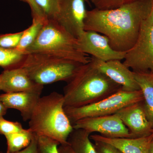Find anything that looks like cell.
Listing matches in <instances>:
<instances>
[{"mask_svg": "<svg viewBox=\"0 0 153 153\" xmlns=\"http://www.w3.org/2000/svg\"><path fill=\"white\" fill-rule=\"evenodd\" d=\"M152 6V0H139L116 8L87 10L84 30L104 35L114 50L127 52L135 44L142 22Z\"/></svg>", "mask_w": 153, "mask_h": 153, "instance_id": "obj_1", "label": "cell"}, {"mask_svg": "<svg viewBox=\"0 0 153 153\" xmlns=\"http://www.w3.org/2000/svg\"><path fill=\"white\" fill-rule=\"evenodd\" d=\"M67 82L63 88L64 107L93 104L122 90L121 86L99 70L91 60L82 64Z\"/></svg>", "mask_w": 153, "mask_h": 153, "instance_id": "obj_2", "label": "cell"}, {"mask_svg": "<svg viewBox=\"0 0 153 153\" xmlns=\"http://www.w3.org/2000/svg\"><path fill=\"white\" fill-rule=\"evenodd\" d=\"M64 107L63 94L53 91L41 97L29 120V128L36 134L49 137L60 144L68 143L74 128Z\"/></svg>", "mask_w": 153, "mask_h": 153, "instance_id": "obj_3", "label": "cell"}, {"mask_svg": "<svg viewBox=\"0 0 153 153\" xmlns=\"http://www.w3.org/2000/svg\"><path fill=\"white\" fill-rule=\"evenodd\" d=\"M40 52L68 59L82 64L91 57L80 50L78 39L60 26L54 19L45 21L36 40L26 50V55Z\"/></svg>", "mask_w": 153, "mask_h": 153, "instance_id": "obj_4", "label": "cell"}, {"mask_svg": "<svg viewBox=\"0 0 153 153\" xmlns=\"http://www.w3.org/2000/svg\"><path fill=\"white\" fill-rule=\"evenodd\" d=\"M82 63L40 52L26 55L21 67L35 82L44 85L60 81L68 82Z\"/></svg>", "mask_w": 153, "mask_h": 153, "instance_id": "obj_5", "label": "cell"}, {"mask_svg": "<svg viewBox=\"0 0 153 153\" xmlns=\"http://www.w3.org/2000/svg\"><path fill=\"white\" fill-rule=\"evenodd\" d=\"M143 100L140 90L134 91L120 90L96 103L79 107L66 106L64 109L73 125L77 120L84 118L114 114L124 107Z\"/></svg>", "mask_w": 153, "mask_h": 153, "instance_id": "obj_6", "label": "cell"}, {"mask_svg": "<svg viewBox=\"0 0 153 153\" xmlns=\"http://www.w3.org/2000/svg\"><path fill=\"white\" fill-rule=\"evenodd\" d=\"M123 64L134 72L153 74V1L150 12L143 20L133 47L126 52Z\"/></svg>", "mask_w": 153, "mask_h": 153, "instance_id": "obj_7", "label": "cell"}, {"mask_svg": "<svg viewBox=\"0 0 153 153\" xmlns=\"http://www.w3.org/2000/svg\"><path fill=\"white\" fill-rule=\"evenodd\" d=\"M73 128L82 129L90 134L99 133L108 138H131L127 128L116 114L84 118L73 124Z\"/></svg>", "mask_w": 153, "mask_h": 153, "instance_id": "obj_8", "label": "cell"}, {"mask_svg": "<svg viewBox=\"0 0 153 153\" xmlns=\"http://www.w3.org/2000/svg\"><path fill=\"white\" fill-rule=\"evenodd\" d=\"M85 0H61L54 20L76 39L83 33L87 10Z\"/></svg>", "mask_w": 153, "mask_h": 153, "instance_id": "obj_9", "label": "cell"}, {"mask_svg": "<svg viewBox=\"0 0 153 153\" xmlns=\"http://www.w3.org/2000/svg\"><path fill=\"white\" fill-rule=\"evenodd\" d=\"M80 50L83 53L102 61L124 60L126 52L114 50L106 36L97 32L84 30L78 39Z\"/></svg>", "mask_w": 153, "mask_h": 153, "instance_id": "obj_10", "label": "cell"}, {"mask_svg": "<svg viewBox=\"0 0 153 153\" xmlns=\"http://www.w3.org/2000/svg\"><path fill=\"white\" fill-rule=\"evenodd\" d=\"M142 102L124 107L115 114L128 129L131 138L147 136L153 133V128L148 120Z\"/></svg>", "mask_w": 153, "mask_h": 153, "instance_id": "obj_11", "label": "cell"}, {"mask_svg": "<svg viewBox=\"0 0 153 153\" xmlns=\"http://www.w3.org/2000/svg\"><path fill=\"white\" fill-rule=\"evenodd\" d=\"M91 60L99 70L120 85L123 91H134L140 90L133 71H131L121 60H112L105 62L93 57H91Z\"/></svg>", "mask_w": 153, "mask_h": 153, "instance_id": "obj_12", "label": "cell"}, {"mask_svg": "<svg viewBox=\"0 0 153 153\" xmlns=\"http://www.w3.org/2000/svg\"><path fill=\"white\" fill-rule=\"evenodd\" d=\"M1 90L5 93L28 92L42 93L44 85L30 77L22 67L4 70L1 74Z\"/></svg>", "mask_w": 153, "mask_h": 153, "instance_id": "obj_13", "label": "cell"}, {"mask_svg": "<svg viewBox=\"0 0 153 153\" xmlns=\"http://www.w3.org/2000/svg\"><path fill=\"white\" fill-rule=\"evenodd\" d=\"M41 94L28 92L5 93L0 94V101L7 108L17 109L21 112L23 120H30Z\"/></svg>", "mask_w": 153, "mask_h": 153, "instance_id": "obj_14", "label": "cell"}, {"mask_svg": "<svg viewBox=\"0 0 153 153\" xmlns=\"http://www.w3.org/2000/svg\"><path fill=\"white\" fill-rule=\"evenodd\" d=\"M93 141H100L112 145L123 153H149L153 140V133L147 136L137 138H108L101 135L90 136Z\"/></svg>", "mask_w": 153, "mask_h": 153, "instance_id": "obj_15", "label": "cell"}, {"mask_svg": "<svg viewBox=\"0 0 153 153\" xmlns=\"http://www.w3.org/2000/svg\"><path fill=\"white\" fill-rule=\"evenodd\" d=\"M133 72L135 78L142 92L143 105L145 113L153 128V74L150 72Z\"/></svg>", "mask_w": 153, "mask_h": 153, "instance_id": "obj_16", "label": "cell"}, {"mask_svg": "<svg viewBox=\"0 0 153 153\" xmlns=\"http://www.w3.org/2000/svg\"><path fill=\"white\" fill-rule=\"evenodd\" d=\"M90 134L82 129H74L68 137V144L76 153H98L91 142Z\"/></svg>", "mask_w": 153, "mask_h": 153, "instance_id": "obj_17", "label": "cell"}, {"mask_svg": "<svg viewBox=\"0 0 153 153\" xmlns=\"http://www.w3.org/2000/svg\"><path fill=\"white\" fill-rule=\"evenodd\" d=\"M47 20V19L38 17H33L32 25L27 29L23 31L19 45L15 49L26 54V50L36 40Z\"/></svg>", "mask_w": 153, "mask_h": 153, "instance_id": "obj_18", "label": "cell"}, {"mask_svg": "<svg viewBox=\"0 0 153 153\" xmlns=\"http://www.w3.org/2000/svg\"><path fill=\"white\" fill-rule=\"evenodd\" d=\"M34 133L29 128L6 135L5 137L7 145L6 152L14 153L22 150L30 145Z\"/></svg>", "mask_w": 153, "mask_h": 153, "instance_id": "obj_19", "label": "cell"}, {"mask_svg": "<svg viewBox=\"0 0 153 153\" xmlns=\"http://www.w3.org/2000/svg\"><path fill=\"white\" fill-rule=\"evenodd\" d=\"M26 55L15 49L0 48V66L4 70L21 67Z\"/></svg>", "mask_w": 153, "mask_h": 153, "instance_id": "obj_20", "label": "cell"}, {"mask_svg": "<svg viewBox=\"0 0 153 153\" xmlns=\"http://www.w3.org/2000/svg\"><path fill=\"white\" fill-rule=\"evenodd\" d=\"M35 1L47 19H55L59 11L61 0Z\"/></svg>", "mask_w": 153, "mask_h": 153, "instance_id": "obj_21", "label": "cell"}, {"mask_svg": "<svg viewBox=\"0 0 153 153\" xmlns=\"http://www.w3.org/2000/svg\"><path fill=\"white\" fill-rule=\"evenodd\" d=\"M36 136L38 153H59L58 147L60 143L58 141L44 136Z\"/></svg>", "mask_w": 153, "mask_h": 153, "instance_id": "obj_22", "label": "cell"}, {"mask_svg": "<svg viewBox=\"0 0 153 153\" xmlns=\"http://www.w3.org/2000/svg\"><path fill=\"white\" fill-rule=\"evenodd\" d=\"M91 3L95 8L99 10H110L139 0H85Z\"/></svg>", "mask_w": 153, "mask_h": 153, "instance_id": "obj_23", "label": "cell"}, {"mask_svg": "<svg viewBox=\"0 0 153 153\" xmlns=\"http://www.w3.org/2000/svg\"><path fill=\"white\" fill-rule=\"evenodd\" d=\"M23 33V31L19 33L0 35V48L16 49L19 45Z\"/></svg>", "mask_w": 153, "mask_h": 153, "instance_id": "obj_24", "label": "cell"}, {"mask_svg": "<svg viewBox=\"0 0 153 153\" xmlns=\"http://www.w3.org/2000/svg\"><path fill=\"white\" fill-rule=\"evenodd\" d=\"M25 129L18 122L6 120L3 117H0V134L5 136L13 133L22 131Z\"/></svg>", "mask_w": 153, "mask_h": 153, "instance_id": "obj_25", "label": "cell"}, {"mask_svg": "<svg viewBox=\"0 0 153 153\" xmlns=\"http://www.w3.org/2000/svg\"><path fill=\"white\" fill-rule=\"evenodd\" d=\"M98 153H123L112 145L100 141H94Z\"/></svg>", "mask_w": 153, "mask_h": 153, "instance_id": "obj_26", "label": "cell"}, {"mask_svg": "<svg viewBox=\"0 0 153 153\" xmlns=\"http://www.w3.org/2000/svg\"><path fill=\"white\" fill-rule=\"evenodd\" d=\"M27 3L30 6L32 12V17H38L44 19H47L44 13L38 7L35 0H21Z\"/></svg>", "mask_w": 153, "mask_h": 153, "instance_id": "obj_27", "label": "cell"}, {"mask_svg": "<svg viewBox=\"0 0 153 153\" xmlns=\"http://www.w3.org/2000/svg\"><path fill=\"white\" fill-rule=\"evenodd\" d=\"M0 153H8L3 152H0ZM11 153H38V148H37V136L36 134L34 133V136L31 141L30 145L22 150Z\"/></svg>", "mask_w": 153, "mask_h": 153, "instance_id": "obj_28", "label": "cell"}, {"mask_svg": "<svg viewBox=\"0 0 153 153\" xmlns=\"http://www.w3.org/2000/svg\"><path fill=\"white\" fill-rule=\"evenodd\" d=\"M58 150L59 153H76L68 143L60 144L58 146Z\"/></svg>", "mask_w": 153, "mask_h": 153, "instance_id": "obj_29", "label": "cell"}, {"mask_svg": "<svg viewBox=\"0 0 153 153\" xmlns=\"http://www.w3.org/2000/svg\"><path fill=\"white\" fill-rule=\"evenodd\" d=\"M8 108L0 101V117L4 116L6 114Z\"/></svg>", "mask_w": 153, "mask_h": 153, "instance_id": "obj_30", "label": "cell"}, {"mask_svg": "<svg viewBox=\"0 0 153 153\" xmlns=\"http://www.w3.org/2000/svg\"><path fill=\"white\" fill-rule=\"evenodd\" d=\"M149 153H153V140L151 143L149 149Z\"/></svg>", "mask_w": 153, "mask_h": 153, "instance_id": "obj_31", "label": "cell"}, {"mask_svg": "<svg viewBox=\"0 0 153 153\" xmlns=\"http://www.w3.org/2000/svg\"><path fill=\"white\" fill-rule=\"evenodd\" d=\"M1 75L0 74V91H1Z\"/></svg>", "mask_w": 153, "mask_h": 153, "instance_id": "obj_32", "label": "cell"}, {"mask_svg": "<svg viewBox=\"0 0 153 153\" xmlns=\"http://www.w3.org/2000/svg\"></svg>", "mask_w": 153, "mask_h": 153, "instance_id": "obj_33", "label": "cell"}]
</instances>
